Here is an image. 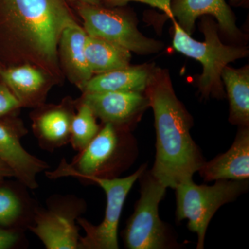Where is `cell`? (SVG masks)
<instances>
[{
	"label": "cell",
	"mask_w": 249,
	"mask_h": 249,
	"mask_svg": "<svg viewBox=\"0 0 249 249\" xmlns=\"http://www.w3.org/2000/svg\"><path fill=\"white\" fill-rule=\"evenodd\" d=\"M76 22L68 0H0V27L11 50V66L34 65L55 84L64 78L59 41L65 28Z\"/></svg>",
	"instance_id": "cell-1"
},
{
	"label": "cell",
	"mask_w": 249,
	"mask_h": 249,
	"mask_svg": "<svg viewBox=\"0 0 249 249\" xmlns=\"http://www.w3.org/2000/svg\"><path fill=\"white\" fill-rule=\"evenodd\" d=\"M155 116L156 157L150 173L165 188L193 178L205 163L192 138L193 119L174 90L169 73L156 67L145 91Z\"/></svg>",
	"instance_id": "cell-2"
},
{
	"label": "cell",
	"mask_w": 249,
	"mask_h": 249,
	"mask_svg": "<svg viewBox=\"0 0 249 249\" xmlns=\"http://www.w3.org/2000/svg\"><path fill=\"white\" fill-rule=\"evenodd\" d=\"M137 154V142L130 131L103 124L96 137L71 163L63 160L56 170L46 175L51 178L73 177L82 180L91 177L118 178L133 163Z\"/></svg>",
	"instance_id": "cell-3"
},
{
	"label": "cell",
	"mask_w": 249,
	"mask_h": 249,
	"mask_svg": "<svg viewBox=\"0 0 249 249\" xmlns=\"http://www.w3.org/2000/svg\"><path fill=\"white\" fill-rule=\"evenodd\" d=\"M174 26L173 45L178 52L196 59L202 65V73L197 80L201 97L222 99L225 97L222 81V72L230 62L248 56L249 49L240 45H226L219 38V27L211 16H204L201 19L200 30L205 40L193 39L179 27L175 18H171Z\"/></svg>",
	"instance_id": "cell-4"
},
{
	"label": "cell",
	"mask_w": 249,
	"mask_h": 249,
	"mask_svg": "<svg viewBox=\"0 0 249 249\" xmlns=\"http://www.w3.org/2000/svg\"><path fill=\"white\" fill-rule=\"evenodd\" d=\"M249 188V179L217 180L207 186L196 184L193 178L175 187V217L178 222L188 221V229L197 235L196 249L204 248L209 223L218 210L247 193Z\"/></svg>",
	"instance_id": "cell-5"
},
{
	"label": "cell",
	"mask_w": 249,
	"mask_h": 249,
	"mask_svg": "<svg viewBox=\"0 0 249 249\" xmlns=\"http://www.w3.org/2000/svg\"><path fill=\"white\" fill-rule=\"evenodd\" d=\"M139 179L140 198L123 232L124 247L129 249L178 248L179 245L159 213L167 188L156 179L150 170H145Z\"/></svg>",
	"instance_id": "cell-6"
},
{
	"label": "cell",
	"mask_w": 249,
	"mask_h": 249,
	"mask_svg": "<svg viewBox=\"0 0 249 249\" xmlns=\"http://www.w3.org/2000/svg\"><path fill=\"white\" fill-rule=\"evenodd\" d=\"M73 5L88 36L109 41L142 55L158 53L164 47L161 42L142 35L135 19L124 10L86 3Z\"/></svg>",
	"instance_id": "cell-7"
},
{
	"label": "cell",
	"mask_w": 249,
	"mask_h": 249,
	"mask_svg": "<svg viewBox=\"0 0 249 249\" xmlns=\"http://www.w3.org/2000/svg\"><path fill=\"white\" fill-rule=\"evenodd\" d=\"M147 165H142L135 173L126 178H101L91 177L85 181L96 183L106 195L107 204L104 219L93 225L84 218L78 217L77 224L83 228L85 236H80L78 249H118V230L124 201L132 186Z\"/></svg>",
	"instance_id": "cell-8"
},
{
	"label": "cell",
	"mask_w": 249,
	"mask_h": 249,
	"mask_svg": "<svg viewBox=\"0 0 249 249\" xmlns=\"http://www.w3.org/2000/svg\"><path fill=\"white\" fill-rule=\"evenodd\" d=\"M78 103H84L103 124L130 131L150 107L145 93L134 91H104L83 93Z\"/></svg>",
	"instance_id": "cell-9"
},
{
	"label": "cell",
	"mask_w": 249,
	"mask_h": 249,
	"mask_svg": "<svg viewBox=\"0 0 249 249\" xmlns=\"http://www.w3.org/2000/svg\"><path fill=\"white\" fill-rule=\"evenodd\" d=\"M27 134L22 121L0 118V160L9 165L24 186L34 190L38 187L37 175L49 166L22 146L21 139Z\"/></svg>",
	"instance_id": "cell-10"
},
{
	"label": "cell",
	"mask_w": 249,
	"mask_h": 249,
	"mask_svg": "<svg viewBox=\"0 0 249 249\" xmlns=\"http://www.w3.org/2000/svg\"><path fill=\"white\" fill-rule=\"evenodd\" d=\"M75 207L73 204H62L37 211L34 225L30 226L29 229L46 249H78L80 235L76 223L81 208Z\"/></svg>",
	"instance_id": "cell-11"
},
{
	"label": "cell",
	"mask_w": 249,
	"mask_h": 249,
	"mask_svg": "<svg viewBox=\"0 0 249 249\" xmlns=\"http://www.w3.org/2000/svg\"><path fill=\"white\" fill-rule=\"evenodd\" d=\"M170 10L179 27L188 35L194 31L196 19L209 16L215 18L223 35L236 43L242 42L244 36L226 0H171Z\"/></svg>",
	"instance_id": "cell-12"
},
{
	"label": "cell",
	"mask_w": 249,
	"mask_h": 249,
	"mask_svg": "<svg viewBox=\"0 0 249 249\" xmlns=\"http://www.w3.org/2000/svg\"><path fill=\"white\" fill-rule=\"evenodd\" d=\"M32 113V129L41 148L49 152L70 142L74 103L70 100L60 105H41Z\"/></svg>",
	"instance_id": "cell-13"
},
{
	"label": "cell",
	"mask_w": 249,
	"mask_h": 249,
	"mask_svg": "<svg viewBox=\"0 0 249 249\" xmlns=\"http://www.w3.org/2000/svg\"><path fill=\"white\" fill-rule=\"evenodd\" d=\"M0 78L12 91L22 107H37L44 104L55 82L45 71L29 64L4 67Z\"/></svg>",
	"instance_id": "cell-14"
},
{
	"label": "cell",
	"mask_w": 249,
	"mask_h": 249,
	"mask_svg": "<svg viewBox=\"0 0 249 249\" xmlns=\"http://www.w3.org/2000/svg\"><path fill=\"white\" fill-rule=\"evenodd\" d=\"M198 172L205 181L249 179V127H239L230 148L205 162Z\"/></svg>",
	"instance_id": "cell-15"
},
{
	"label": "cell",
	"mask_w": 249,
	"mask_h": 249,
	"mask_svg": "<svg viewBox=\"0 0 249 249\" xmlns=\"http://www.w3.org/2000/svg\"><path fill=\"white\" fill-rule=\"evenodd\" d=\"M88 34L78 23L65 28L58 45V58L62 73L79 89L91 79L86 55L85 42Z\"/></svg>",
	"instance_id": "cell-16"
},
{
	"label": "cell",
	"mask_w": 249,
	"mask_h": 249,
	"mask_svg": "<svg viewBox=\"0 0 249 249\" xmlns=\"http://www.w3.org/2000/svg\"><path fill=\"white\" fill-rule=\"evenodd\" d=\"M153 65L129 66L96 74L91 77L83 88V93L104 91L145 92L153 76Z\"/></svg>",
	"instance_id": "cell-17"
},
{
	"label": "cell",
	"mask_w": 249,
	"mask_h": 249,
	"mask_svg": "<svg viewBox=\"0 0 249 249\" xmlns=\"http://www.w3.org/2000/svg\"><path fill=\"white\" fill-rule=\"evenodd\" d=\"M222 81L229 101V122L239 127H249V68L227 66Z\"/></svg>",
	"instance_id": "cell-18"
},
{
	"label": "cell",
	"mask_w": 249,
	"mask_h": 249,
	"mask_svg": "<svg viewBox=\"0 0 249 249\" xmlns=\"http://www.w3.org/2000/svg\"><path fill=\"white\" fill-rule=\"evenodd\" d=\"M85 55L93 74L106 73L130 65L131 52L120 45L93 36H87Z\"/></svg>",
	"instance_id": "cell-19"
},
{
	"label": "cell",
	"mask_w": 249,
	"mask_h": 249,
	"mask_svg": "<svg viewBox=\"0 0 249 249\" xmlns=\"http://www.w3.org/2000/svg\"><path fill=\"white\" fill-rule=\"evenodd\" d=\"M78 111L75 113L71 124L70 142L77 152L81 151L99 132L101 126L92 110L84 103H78Z\"/></svg>",
	"instance_id": "cell-20"
},
{
	"label": "cell",
	"mask_w": 249,
	"mask_h": 249,
	"mask_svg": "<svg viewBox=\"0 0 249 249\" xmlns=\"http://www.w3.org/2000/svg\"><path fill=\"white\" fill-rule=\"evenodd\" d=\"M20 199L12 190L0 187V227L14 225L22 215Z\"/></svg>",
	"instance_id": "cell-21"
},
{
	"label": "cell",
	"mask_w": 249,
	"mask_h": 249,
	"mask_svg": "<svg viewBox=\"0 0 249 249\" xmlns=\"http://www.w3.org/2000/svg\"><path fill=\"white\" fill-rule=\"evenodd\" d=\"M21 107L12 91L2 81L0 82V118L12 114Z\"/></svg>",
	"instance_id": "cell-22"
},
{
	"label": "cell",
	"mask_w": 249,
	"mask_h": 249,
	"mask_svg": "<svg viewBox=\"0 0 249 249\" xmlns=\"http://www.w3.org/2000/svg\"><path fill=\"white\" fill-rule=\"evenodd\" d=\"M19 239L18 232L0 227V249L12 248Z\"/></svg>",
	"instance_id": "cell-23"
},
{
	"label": "cell",
	"mask_w": 249,
	"mask_h": 249,
	"mask_svg": "<svg viewBox=\"0 0 249 249\" xmlns=\"http://www.w3.org/2000/svg\"><path fill=\"white\" fill-rule=\"evenodd\" d=\"M11 177H15L14 172L9 165L0 160V181L4 178H11Z\"/></svg>",
	"instance_id": "cell-24"
},
{
	"label": "cell",
	"mask_w": 249,
	"mask_h": 249,
	"mask_svg": "<svg viewBox=\"0 0 249 249\" xmlns=\"http://www.w3.org/2000/svg\"><path fill=\"white\" fill-rule=\"evenodd\" d=\"M69 3L72 4H76V3H86V4L93 5H102L101 4V0H68Z\"/></svg>",
	"instance_id": "cell-25"
},
{
	"label": "cell",
	"mask_w": 249,
	"mask_h": 249,
	"mask_svg": "<svg viewBox=\"0 0 249 249\" xmlns=\"http://www.w3.org/2000/svg\"><path fill=\"white\" fill-rule=\"evenodd\" d=\"M248 1L249 0H230L231 4L234 6H240L247 4Z\"/></svg>",
	"instance_id": "cell-26"
},
{
	"label": "cell",
	"mask_w": 249,
	"mask_h": 249,
	"mask_svg": "<svg viewBox=\"0 0 249 249\" xmlns=\"http://www.w3.org/2000/svg\"><path fill=\"white\" fill-rule=\"evenodd\" d=\"M4 67H3V65H1V62H0V70H1V69L4 68Z\"/></svg>",
	"instance_id": "cell-27"
}]
</instances>
